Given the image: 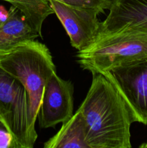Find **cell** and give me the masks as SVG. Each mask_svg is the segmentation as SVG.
<instances>
[{"mask_svg": "<svg viewBox=\"0 0 147 148\" xmlns=\"http://www.w3.org/2000/svg\"><path fill=\"white\" fill-rule=\"evenodd\" d=\"M89 91L78 110L89 148H131L132 113L116 87L103 74L92 75Z\"/></svg>", "mask_w": 147, "mask_h": 148, "instance_id": "obj_1", "label": "cell"}, {"mask_svg": "<svg viewBox=\"0 0 147 148\" xmlns=\"http://www.w3.org/2000/svg\"><path fill=\"white\" fill-rule=\"evenodd\" d=\"M0 68L18 79L25 88L30 125L35 130L44 88L49 78L56 72L50 50L37 40H27L1 55Z\"/></svg>", "mask_w": 147, "mask_h": 148, "instance_id": "obj_2", "label": "cell"}, {"mask_svg": "<svg viewBox=\"0 0 147 148\" xmlns=\"http://www.w3.org/2000/svg\"><path fill=\"white\" fill-rule=\"evenodd\" d=\"M83 69L105 74L147 60V29L124 28L102 33L89 48L76 54Z\"/></svg>", "mask_w": 147, "mask_h": 148, "instance_id": "obj_3", "label": "cell"}, {"mask_svg": "<svg viewBox=\"0 0 147 148\" xmlns=\"http://www.w3.org/2000/svg\"><path fill=\"white\" fill-rule=\"evenodd\" d=\"M0 119L15 148H33L37 138L30 121L27 91L21 82L0 68Z\"/></svg>", "mask_w": 147, "mask_h": 148, "instance_id": "obj_4", "label": "cell"}, {"mask_svg": "<svg viewBox=\"0 0 147 148\" xmlns=\"http://www.w3.org/2000/svg\"><path fill=\"white\" fill-rule=\"evenodd\" d=\"M70 38L71 45L78 51L89 48L101 33L102 22L97 15L101 13L93 9L69 5L57 0H48Z\"/></svg>", "mask_w": 147, "mask_h": 148, "instance_id": "obj_5", "label": "cell"}, {"mask_svg": "<svg viewBox=\"0 0 147 148\" xmlns=\"http://www.w3.org/2000/svg\"><path fill=\"white\" fill-rule=\"evenodd\" d=\"M128 104L135 122L147 125V60L105 74Z\"/></svg>", "mask_w": 147, "mask_h": 148, "instance_id": "obj_6", "label": "cell"}, {"mask_svg": "<svg viewBox=\"0 0 147 148\" xmlns=\"http://www.w3.org/2000/svg\"><path fill=\"white\" fill-rule=\"evenodd\" d=\"M74 92L70 80L62 79L56 72L52 75L44 88L37 115L41 128H53L73 116Z\"/></svg>", "mask_w": 147, "mask_h": 148, "instance_id": "obj_7", "label": "cell"}, {"mask_svg": "<svg viewBox=\"0 0 147 148\" xmlns=\"http://www.w3.org/2000/svg\"><path fill=\"white\" fill-rule=\"evenodd\" d=\"M109 11L100 35L124 28L147 29V0H112Z\"/></svg>", "mask_w": 147, "mask_h": 148, "instance_id": "obj_8", "label": "cell"}, {"mask_svg": "<svg viewBox=\"0 0 147 148\" xmlns=\"http://www.w3.org/2000/svg\"><path fill=\"white\" fill-rule=\"evenodd\" d=\"M42 36L26 20L24 14L12 6L5 21L0 23V56L18 45Z\"/></svg>", "mask_w": 147, "mask_h": 148, "instance_id": "obj_9", "label": "cell"}, {"mask_svg": "<svg viewBox=\"0 0 147 148\" xmlns=\"http://www.w3.org/2000/svg\"><path fill=\"white\" fill-rule=\"evenodd\" d=\"M44 148H89L84 120L77 111L65 122L57 133L43 145Z\"/></svg>", "mask_w": 147, "mask_h": 148, "instance_id": "obj_10", "label": "cell"}, {"mask_svg": "<svg viewBox=\"0 0 147 148\" xmlns=\"http://www.w3.org/2000/svg\"><path fill=\"white\" fill-rule=\"evenodd\" d=\"M18 9L30 25L42 36V27L46 19L53 14L48 0H1Z\"/></svg>", "mask_w": 147, "mask_h": 148, "instance_id": "obj_11", "label": "cell"}, {"mask_svg": "<svg viewBox=\"0 0 147 148\" xmlns=\"http://www.w3.org/2000/svg\"><path fill=\"white\" fill-rule=\"evenodd\" d=\"M69 5L77 7L93 9L97 10L101 13L105 10H109L112 0H57Z\"/></svg>", "mask_w": 147, "mask_h": 148, "instance_id": "obj_12", "label": "cell"}, {"mask_svg": "<svg viewBox=\"0 0 147 148\" xmlns=\"http://www.w3.org/2000/svg\"><path fill=\"white\" fill-rule=\"evenodd\" d=\"M0 148H15L14 138L0 120Z\"/></svg>", "mask_w": 147, "mask_h": 148, "instance_id": "obj_13", "label": "cell"}, {"mask_svg": "<svg viewBox=\"0 0 147 148\" xmlns=\"http://www.w3.org/2000/svg\"><path fill=\"white\" fill-rule=\"evenodd\" d=\"M9 15V10H6L5 7L0 5V23L5 21Z\"/></svg>", "mask_w": 147, "mask_h": 148, "instance_id": "obj_14", "label": "cell"}, {"mask_svg": "<svg viewBox=\"0 0 147 148\" xmlns=\"http://www.w3.org/2000/svg\"><path fill=\"white\" fill-rule=\"evenodd\" d=\"M139 147H141V148H147V141L146 142V143H144V144L141 145L139 146Z\"/></svg>", "mask_w": 147, "mask_h": 148, "instance_id": "obj_15", "label": "cell"}, {"mask_svg": "<svg viewBox=\"0 0 147 148\" xmlns=\"http://www.w3.org/2000/svg\"><path fill=\"white\" fill-rule=\"evenodd\" d=\"M0 120H1V119H0Z\"/></svg>", "mask_w": 147, "mask_h": 148, "instance_id": "obj_16", "label": "cell"}]
</instances>
